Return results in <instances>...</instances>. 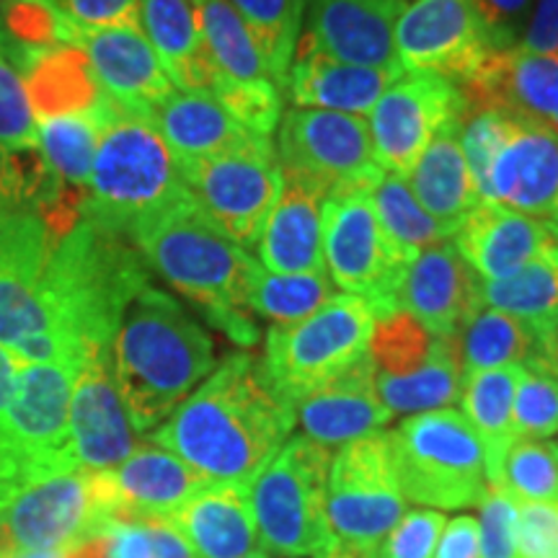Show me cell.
<instances>
[{
  "label": "cell",
  "instance_id": "cell-12",
  "mask_svg": "<svg viewBox=\"0 0 558 558\" xmlns=\"http://www.w3.org/2000/svg\"><path fill=\"white\" fill-rule=\"evenodd\" d=\"M326 275L337 290L362 298L375 318L399 311V290L414 256L383 230L369 190H347L320 205Z\"/></svg>",
  "mask_w": 558,
  "mask_h": 558
},
{
  "label": "cell",
  "instance_id": "cell-11",
  "mask_svg": "<svg viewBox=\"0 0 558 558\" xmlns=\"http://www.w3.org/2000/svg\"><path fill=\"white\" fill-rule=\"evenodd\" d=\"M117 522L107 471H70L21 492L0 509V558L62 554Z\"/></svg>",
  "mask_w": 558,
  "mask_h": 558
},
{
  "label": "cell",
  "instance_id": "cell-28",
  "mask_svg": "<svg viewBox=\"0 0 558 558\" xmlns=\"http://www.w3.org/2000/svg\"><path fill=\"white\" fill-rule=\"evenodd\" d=\"M320 205L324 194L305 181L282 173V190L256 241V262L277 275L326 271Z\"/></svg>",
  "mask_w": 558,
  "mask_h": 558
},
{
  "label": "cell",
  "instance_id": "cell-33",
  "mask_svg": "<svg viewBox=\"0 0 558 558\" xmlns=\"http://www.w3.org/2000/svg\"><path fill=\"white\" fill-rule=\"evenodd\" d=\"M522 369H525L522 365H509L486 369V373H473L465 375L463 386H460L458 401L463 407V416L469 418L473 432H476L481 448H484L488 486L497 484L501 460L518 439L514 437L512 407Z\"/></svg>",
  "mask_w": 558,
  "mask_h": 558
},
{
  "label": "cell",
  "instance_id": "cell-25",
  "mask_svg": "<svg viewBox=\"0 0 558 558\" xmlns=\"http://www.w3.org/2000/svg\"><path fill=\"white\" fill-rule=\"evenodd\" d=\"M390 418L393 414L380 401L367 354L295 403V422L303 435L326 450L383 432Z\"/></svg>",
  "mask_w": 558,
  "mask_h": 558
},
{
  "label": "cell",
  "instance_id": "cell-34",
  "mask_svg": "<svg viewBox=\"0 0 558 558\" xmlns=\"http://www.w3.org/2000/svg\"><path fill=\"white\" fill-rule=\"evenodd\" d=\"M109 96L90 111H65V114L39 117L37 145L41 160L54 179L70 192L83 194L94 169L96 148H99L101 124L111 109Z\"/></svg>",
  "mask_w": 558,
  "mask_h": 558
},
{
  "label": "cell",
  "instance_id": "cell-41",
  "mask_svg": "<svg viewBox=\"0 0 558 558\" xmlns=\"http://www.w3.org/2000/svg\"><path fill=\"white\" fill-rule=\"evenodd\" d=\"M369 202H373L375 215H378L388 239L409 256L448 241L442 228L429 218L427 209L418 205L407 177L383 171V177L369 186Z\"/></svg>",
  "mask_w": 558,
  "mask_h": 558
},
{
  "label": "cell",
  "instance_id": "cell-24",
  "mask_svg": "<svg viewBox=\"0 0 558 558\" xmlns=\"http://www.w3.org/2000/svg\"><path fill=\"white\" fill-rule=\"evenodd\" d=\"M481 279L458 256L452 243L418 251L399 290V311L414 316L435 337L452 339L481 308Z\"/></svg>",
  "mask_w": 558,
  "mask_h": 558
},
{
  "label": "cell",
  "instance_id": "cell-60",
  "mask_svg": "<svg viewBox=\"0 0 558 558\" xmlns=\"http://www.w3.org/2000/svg\"><path fill=\"white\" fill-rule=\"evenodd\" d=\"M60 554H26V556H9V558H58Z\"/></svg>",
  "mask_w": 558,
  "mask_h": 558
},
{
  "label": "cell",
  "instance_id": "cell-52",
  "mask_svg": "<svg viewBox=\"0 0 558 558\" xmlns=\"http://www.w3.org/2000/svg\"><path fill=\"white\" fill-rule=\"evenodd\" d=\"M518 47L535 54H558V0H538Z\"/></svg>",
  "mask_w": 558,
  "mask_h": 558
},
{
  "label": "cell",
  "instance_id": "cell-44",
  "mask_svg": "<svg viewBox=\"0 0 558 558\" xmlns=\"http://www.w3.org/2000/svg\"><path fill=\"white\" fill-rule=\"evenodd\" d=\"M514 437L550 439L558 435V378L543 367L522 369L512 407Z\"/></svg>",
  "mask_w": 558,
  "mask_h": 558
},
{
  "label": "cell",
  "instance_id": "cell-45",
  "mask_svg": "<svg viewBox=\"0 0 558 558\" xmlns=\"http://www.w3.org/2000/svg\"><path fill=\"white\" fill-rule=\"evenodd\" d=\"M39 150L37 114L16 68L0 52V158Z\"/></svg>",
  "mask_w": 558,
  "mask_h": 558
},
{
  "label": "cell",
  "instance_id": "cell-29",
  "mask_svg": "<svg viewBox=\"0 0 558 558\" xmlns=\"http://www.w3.org/2000/svg\"><path fill=\"white\" fill-rule=\"evenodd\" d=\"M399 75V70L352 65L298 45L288 90L295 107L365 117Z\"/></svg>",
  "mask_w": 558,
  "mask_h": 558
},
{
  "label": "cell",
  "instance_id": "cell-3",
  "mask_svg": "<svg viewBox=\"0 0 558 558\" xmlns=\"http://www.w3.org/2000/svg\"><path fill=\"white\" fill-rule=\"evenodd\" d=\"M130 243L179 295L235 344L256 341L248 288L259 262L207 218L186 192L130 233Z\"/></svg>",
  "mask_w": 558,
  "mask_h": 558
},
{
  "label": "cell",
  "instance_id": "cell-23",
  "mask_svg": "<svg viewBox=\"0 0 558 558\" xmlns=\"http://www.w3.org/2000/svg\"><path fill=\"white\" fill-rule=\"evenodd\" d=\"M558 246V228L514 209L481 202L452 235V248L481 282H499Z\"/></svg>",
  "mask_w": 558,
  "mask_h": 558
},
{
  "label": "cell",
  "instance_id": "cell-46",
  "mask_svg": "<svg viewBox=\"0 0 558 558\" xmlns=\"http://www.w3.org/2000/svg\"><path fill=\"white\" fill-rule=\"evenodd\" d=\"M445 522L448 520L437 509H407V514L396 522L373 558H435Z\"/></svg>",
  "mask_w": 558,
  "mask_h": 558
},
{
  "label": "cell",
  "instance_id": "cell-7",
  "mask_svg": "<svg viewBox=\"0 0 558 558\" xmlns=\"http://www.w3.org/2000/svg\"><path fill=\"white\" fill-rule=\"evenodd\" d=\"M331 458V450L295 435L251 478L248 497L259 546L269 556L316 558L333 548L326 514Z\"/></svg>",
  "mask_w": 558,
  "mask_h": 558
},
{
  "label": "cell",
  "instance_id": "cell-38",
  "mask_svg": "<svg viewBox=\"0 0 558 558\" xmlns=\"http://www.w3.org/2000/svg\"><path fill=\"white\" fill-rule=\"evenodd\" d=\"M463 369H460L456 341L439 337L427 365L409 378H375L380 401L390 414H427V411L450 409L460 399Z\"/></svg>",
  "mask_w": 558,
  "mask_h": 558
},
{
  "label": "cell",
  "instance_id": "cell-57",
  "mask_svg": "<svg viewBox=\"0 0 558 558\" xmlns=\"http://www.w3.org/2000/svg\"><path fill=\"white\" fill-rule=\"evenodd\" d=\"M58 558H107V543H104V535H101V538L86 541L83 546L62 550Z\"/></svg>",
  "mask_w": 558,
  "mask_h": 558
},
{
  "label": "cell",
  "instance_id": "cell-43",
  "mask_svg": "<svg viewBox=\"0 0 558 558\" xmlns=\"http://www.w3.org/2000/svg\"><path fill=\"white\" fill-rule=\"evenodd\" d=\"M494 486L518 505H554L558 501V442L514 439Z\"/></svg>",
  "mask_w": 558,
  "mask_h": 558
},
{
  "label": "cell",
  "instance_id": "cell-58",
  "mask_svg": "<svg viewBox=\"0 0 558 558\" xmlns=\"http://www.w3.org/2000/svg\"><path fill=\"white\" fill-rule=\"evenodd\" d=\"M316 558H369V556H354V554H349V550H341L339 546H333L326 550V554H320Z\"/></svg>",
  "mask_w": 558,
  "mask_h": 558
},
{
  "label": "cell",
  "instance_id": "cell-37",
  "mask_svg": "<svg viewBox=\"0 0 558 558\" xmlns=\"http://www.w3.org/2000/svg\"><path fill=\"white\" fill-rule=\"evenodd\" d=\"M481 305L543 331L558 324V246L499 282H481Z\"/></svg>",
  "mask_w": 558,
  "mask_h": 558
},
{
  "label": "cell",
  "instance_id": "cell-30",
  "mask_svg": "<svg viewBox=\"0 0 558 558\" xmlns=\"http://www.w3.org/2000/svg\"><path fill=\"white\" fill-rule=\"evenodd\" d=\"M148 120L166 140L179 163L241 148L251 137H256L241 122H235L207 90L173 88L148 111Z\"/></svg>",
  "mask_w": 558,
  "mask_h": 558
},
{
  "label": "cell",
  "instance_id": "cell-26",
  "mask_svg": "<svg viewBox=\"0 0 558 558\" xmlns=\"http://www.w3.org/2000/svg\"><path fill=\"white\" fill-rule=\"evenodd\" d=\"M117 505V522L171 520L209 481L158 445H137L130 458L107 471Z\"/></svg>",
  "mask_w": 558,
  "mask_h": 558
},
{
  "label": "cell",
  "instance_id": "cell-42",
  "mask_svg": "<svg viewBox=\"0 0 558 558\" xmlns=\"http://www.w3.org/2000/svg\"><path fill=\"white\" fill-rule=\"evenodd\" d=\"M439 337L429 333L407 311L375 318L369 333L367 357L375 367V378H409L427 365Z\"/></svg>",
  "mask_w": 558,
  "mask_h": 558
},
{
  "label": "cell",
  "instance_id": "cell-9",
  "mask_svg": "<svg viewBox=\"0 0 558 558\" xmlns=\"http://www.w3.org/2000/svg\"><path fill=\"white\" fill-rule=\"evenodd\" d=\"M393 471L407 501L450 512L476 507L486 492L484 448L463 411L414 414L388 432Z\"/></svg>",
  "mask_w": 558,
  "mask_h": 558
},
{
  "label": "cell",
  "instance_id": "cell-47",
  "mask_svg": "<svg viewBox=\"0 0 558 558\" xmlns=\"http://www.w3.org/2000/svg\"><path fill=\"white\" fill-rule=\"evenodd\" d=\"M478 535L484 558H520L514 525H518V501L507 497L497 486H486L478 499Z\"/></svg>",
  "mask_w": 558,
  "mask_h": 558
},
{
  "label": "cell",
  "instance_id": "cell-55",
  "mask_svg": "<svg viewBox=\"0 0 558 558\" xmlns=\"http://www.w3.org/2000/svg\"><path fill=\"white\" fill-rule=\"evenodd\" d=\"M21 360L16 354L9 352L5 347H0V422H3L5 411H9L13 393H16V380H19Z\"/></svg>",
  "mask_w": 558,
  "mask_h": 558
},
{
  "label": "cell",
  "instance_id": "cell-49",
  "mask_svg": "<svg viewBox=\"0 0 558 558\" xmlns=\"http://www.w3.org/2000/svg\"><path fill=\"white\" fill-rule=\"evenodd\" d=\"M514 541L520 558H558V501L518 505Z\"/></svg>",
  "mask_w": 558,
  "mask_h": 558
},
{
  "label": "cell",
  "instance_id": "cell-20",
  "mask_svg": "<svg viewBox=\"0 0 558 558\" xmlns=\"http://www.w3.org/2000/svg\"><path fill=\"white\" fill-rule=\"evenodd\" d=\"M70 445L78 469L111 471L137 448V432L124 409L109 352L83 360L70 396Z\"/></svg>",
  "mask_w": 558,
  "mask_h": 558
},
{
  "label": "cell",
  "instance_id": "cell-35",
  "mask_svg": "<svg viewBox=\"0 0 558 558\" xmlns=\"http://www.w3.org/2000/svg\"><path fill=\"white\" fill-rule=\"evenodd\" d=\"M452 341H456L463 378L509 365L533 367L538 360V331L486 305H481L465 320Z\"/></svg>",
  "mask_w": 558,
  "mask_h": 558
},
{
  "label": "cell",
  "instance_id": "cell-59",
  "mask_svg": "<svg viewBox=\"0 0 558 558\" xmlns=\"http://www.w3.org/2000/svg\"><path fill=\"white\" fill-rule=\"evenodd\" d=\"M243 558H271V556L267 554V550H264V548L259 546V548H256V550H251V554H248V556H243Z\"/></svg>",
  "mask_w": 558,
  "mask_h": 558
},
{
  "label": "cell",
  "instance_id": "cell-61",
  "mask_svg": "<svg viewBox=\"0 0 558 558\" xmlns=\"http://www.w3.org/2000/svg\"><path fill=\"white\" fill-rule=\"evenodd\" d=\"M548 222H550V226H554V228H558V205H556V209H554V213H550V218H548Z\"/></svg>",
  "mask_w": 558,
  "mask_h": 558
},
{
  "label": "cell",
  "instance_id": "cell-14",
  "mask_svg": "<svg viewBox=\"0 0 558 558\" xmlns=\"http://www.w3.org/2000/svg\"><path fill=\"white\" fill-rule=\"evenodd\" d=\"M181 181L209 220L239 246L259 241L282 190V169L271 137H251L241 148L179 163Z\"/></svg>",
  "mask_w": 558,
  "mask_h": 558
},
{
  "label": "cell",
  "instance_id": "cell-31",
  "mask_svg": "<svg viewBox=\"0 0 558 558\" xmlns=\"http://www.w3.org/2000/svg\"><path fill=\"white\" fill-rule=\"evenodd\" d=\"M409 186L429 218L452 239L463 220L476 209L481 194L473 181L469 158L460 145V128H450L432 140L409 171Z\"/></svg>",
  "mask_w": 558,
  "mask_h": 558
},
{
  "label": "cell",
  "instance_id": "cell-40",
  "mask_svg": "<svg viewBox=\"0 0 558 558\" xmlns=\"http://www.w3.org/2000/svg\"><path fill=\"white\" fill-rule=\"evenodd\" d=\"M267 62L269 78L282 90L288 88L290 68L298 52V32L303 19V0H228Z\"/></svg>",
  "mask_w": 558,
  "mask_h": 558
},
{
  "label": "cell",
  "instance_id": "cell-51",
  "mask_svg": "<svg viewBox=\"0 0 558 558\" xmlns=\"http://www.w3.org/2000/svg\"><path fill=\"white\" fill-rule=\"evenodd\" d=\"M104 543H107V558H156L150 527L145 520L111 522L104 533Z\"/></svg>",
  "mask_w": 558,
  "mask_h": 558
},
{
  "label": "cell",
  "instance_id": "cell-4",
  "mask_svg": "<svg viewBox=\"0 0 558 558\" xmlns=\"http://www.w3.org/2000/svg\"><path fill=\"white\" fill-rule=\"evenodd\" d=\"M150 284V269L122 235L78 220L54 241L41 295L62 344L81 362L109 352L122 311Z\"/></svg>",
  "mask_w": 558,
  "mask_h": 558
},
{
  "label": "cell",
  "instance_id": "cell-56",
  "mask_svg": "<svg viewBox=\"0 0 558 558\" xmlns=\"http://www.w3.org/2000/svg\"><path fill=\"white\" fill-rule=\"evenodd\" d=\"M533 367H543L558 378V324L538 331V360Z\"/></svg>",
  "mask_w": 558,
  "mask_h": 558
},
{
  "label": "cell",
  "instance_id": "cell-17",
  "mask_svg": "<svg viewBox=\"0 0 558 558\" xmlns=\"http://www.w3.org/2000/svg\"><path fill=\"white\" fill-rule=\"evenodd\" d=\"M465 111L458 83L435 73H401L367 114L375 160L386 173L409 177L432 140L460 128Z\"/></svg>",
  "mask_w": 558,
  "mask_h": 558
},
{
  "label": "cell",
  "instance_id": "cell-15",
  "mask_svg": "<svg viewBox=\"0 0 558 558\" xmlns=\"http://www.w3.org/2000/svg\"><path fill=\"white\" fill-rule=\"evenodd\" d=\"M277 160L313 190L331 197L369 190L383 177L365 117L292 107L277 124Z\"/></svg>",
  "mask_w": 558,
  "mask_h": 558
},
{
  "label": "cell",
  "instance_id": "cell-22",
  "mask_svg": "<svg viewBox=\"0 0 558 558\" xmlns=\"http://www.w3.org/2000/svg\"><path fill=\"white\" fill-rule=\"evenodd\" d=\"M458 88L469 109H497L558 132V54L492 52Z\"/></svg>",
  "mask_w": 558,
  "mask_h": 558
},
{
  "label": "cell",
  "instance_id": "cell-1",
  "mask_svg": "<svg viewBox=\"0 0 558 558\" xmlns=\"http://www.w3.org/2000/svg\"><path fill=\"white\" fill-rule=\"evenodd\" d=\"M295 409L269 386L262 360L230 354L171 411L150 442L173 452L207 481L251 478L295 429Z\"/></svg>",
  "mask_w": 558,
  "mask_h": 558
},
{
  "label": "cell",
  "instance_id": "cell-10",
  "mask_svg": "<svg viewBox=\"0 0 558 558\" xmlns=\"http://www.w3.org/2000/svg\"><path fill=\"white\" fill-rule=\"evenodd\" d=\"M375 316L362 298L339 292L324 308L292 326H271L262 369L292 409L367 354Z\"/></svg>",
  "mask_w": 558,
  "mask_h": 558
},
{
  "label": "cell",
  "instance_id": "cell-21",
  "mask_svg": "<svg viewBox=\"0 0 558 558\" xmlns=\"http://www.w3.org/2000/svg\"><path fill=\"white\" fill-rule=\"evenodd\" d=\"M75 50L83 52L104 94L117 107L135 114L148 117V111L173 90L171 78L140 26H78Z\"/></svg>",
  "mask_w": 558,
  "mask_h": 558
},
{
  "label": "cell",
  "instance_id": "cell-5",
  "mask_svg": "<svg viewBox=\"0 0 558 558\" xmlns=\"http://www.w3.org/2000/svg\"><path fill=\"white\" fill-rule=\"evenodd\" d=\"M184 194L179 160L148 117L111 104L83 192L81 220L130 241L140 222Z\"/></svg>",
  "mask_w": 558,
  "mask_h": 558
},
{
  "label": "cell",
  "instance_id": "cell-54",
  "mask_svg": "<svg viewBox=\"0 0 558 558\" xmlns=\"http://www.w3.org/2000/svg\"><path fill=\"white\" fill-rule=\"evenodd\" d=\"M150 527L153 554L156 558H197L184 535L173 527L171 520H145Z\"/></svg>",
  "mask_w": 558,
  "mask_h": 558
},
{
  "label": "cell",
  "instance_id": "cell-16",
  "mask_svg": "<svg viewBox=\"0 0 558 558\" xmlns=\"http://www.w3.org/2000/svg\"><path fill=\"white\" fill-rule=\"evenodd\" d=\"M78 369L21 362L16 393L0 422V450L9 452L34 484L78 471L70 445V396Z\"/></svg>",
  "mask_w": 558,
  "mask_h": 558
},
{
  "label": "cell",
  "instance_id": "cell-13",
  "mask_svg": "<svg viewBox=\"0 0 558 558\" xmlns=\"http://www.w3.org/2000/svg\"><path fill=\"white\" fill-rule=\"evenodd\" d=\"M390 458L388 432H375L333 452L326 514L333 546L354 556H373L390 530L407 514Z\"/></svg>",
  "mask_w": 558,
  "mask_h": 558
},
{
  "label": "cell",
  "instance_id": "cell-39",
  "mask_svg": "<svg viewBox=\"0 0 558 558\" xmlns=\"http://www.w3.org/2000/svg\"><path fill=\"white\" fill-rule=\"evenodd\" d=\"M333 295H339V290L326 271L277 275L259 264L248 288V313L275 326H292L324 308Z\"/></svg>",
  "mask_w": 558,
  "mask_h": 558
},
{
  "label": "cell",
  "instance_id": "cell-8",
  "mask_svg": "<svg viewBox=\"0 0 558 558\" xmlns=\"http://www.w3.org/2000/svg\"><path fill=\"white\" fill-rule=\"evenodd\" d=\"M54 233L37 209L0 199V347L34 365H73L47 313L41 279Z\"/></svg>",
  "mask_w": 558,
  "mask_h": 558
},
{
  "label": "cell",
  "instance_id": "cell-27",
  "mask_svg": "<svg viewBox=\"0 0 558 558\" xmlns=\"http://www.w3.org/2000/svg\"><path fill=\"white\" fill-rule=\"evenodd\" d=\"M197 558H243L259 548L248 484L209 481L171 514Z\"/></svg>",
  "mask_w": 558,
  "mask_h": 558
},
{
  "label": "cell",
  "instance_id": "cell-53",
  "mask_svg": "<svg viewBox=\"0 0 558 558\" xmlns=\"http://www.w3.org/2000/svg\"><path fill=\"white\" fill-rule=\"evenodd\" d=\"M435 558H484L478 520L471 518V514H458V518L445 522Z\"/></svg>",
  "mask_w": 558,
  "mask_h": 558
},
{
  "label": "cell",
  "instance_id": "cell-50",
  "mask_svg": "<svg viewBox=\"0 0 558 558\" xmlns=\"http://www.w3.org/2000/svg\"><path fill=\"white\" fill-rule=\"evenodd\" d=\"M47 3L81 29L140 26V0H47Z\"/></svg>",
  "mask_w": 558,
  "mask_h": 558
},
{
  "label": "cell",
  "instance_id": "cell-32",
  "mask_svg": "<svg viewBox=\"0 0 558 558\" xmlns=\"http://www.w3.org/2000/svg\"><path fill=\"white\" fill-rule=\"evenodd\" d=\"M140 29L179 90H209L215 68L192 0H140Z\"/></svg>",
  "mask_w": 558,
  "mask_h": 558
},
{
  "label": "cell",
  "instance_id": "cell-62",
  "mask_svg": "<svg viewBox=\"0 0 558 558\" xmlns=\"http://www.w3.org/2000/svg\"><path fill=\"white\" fill-rule=\"evenodd\" d=\"M369 558H373V556H369Z\"/></svg>",
  "mask_w": 558,
  "mask_h": 558
},
{
  "label": "cell",
  "instance_id": "cell-36",
  "mask_svg": "<svg viewBox=\"0 0 558 558\" xmlns=\"http://www.w3.org/2000/svg\"><path fill=\"white\" fill-rule=\"evenodd\" d=\"M215 75L230 83L271 81L254 34L228 0H192ZM275 83V81H271Z\"/></svg>",
  "mask_w": 558,
  "mask_h": 558
},
{
  "label": "cell",
  "instance_id": "cell-6",
  "mask_svg": "<svg viewBox=\"0 0 558 558\" xmlns=\"http://www.w3.org/2000/svg\"><path fill=\"white\" fill-rule=\"evenodd\" d=\"M460 145L481 199L550 218L558 205V132L497 109H469Z\"/></svg>",
  "mask_w": 558,
  "mask_h": 558
},
{
  "label": "cell",
  "instance_id": "cell-18",
  "mask_svg": "<svg viewBox=\"0 0 558 558\" xmlns=\"http://www.w3.org/2000/svg\"><path fill=\"white\" fill-rule=\"evenodd\" d=\"M396 58L403 73H435L465 83L492 54L471 0H414L396 21Z\"/></svg>",
  "mask_w": 558,
  "mask_h": 558
},
{
  "label": "cell",
  "instance_id": "cell-48",
  "mask_svg": "<svg viewBox=\"0 0 558 558\" xmlns=\"http://www.w3.org/2000/svg\"><path fill=\"white\" fill-rule=\"evenodd\" d=\"M492 52H507L522 41L527 29L533 0H471Z\"/></svg>",
  "mask_w": 558,
  "mask_h": 558
},
{
  "label": "cell",
  "instance_id": "cell-2",
  "mask_svg": "<svg viewBox=\"0 0 558 558\" xmlns=\"http://www.w3.org/2000/svg\"><path fill=\"white\" fill-rule=\"evenodd\" d=\"M109 365L132 427L150 435L215 369V344L184 305L145 284L122 311Z\"/></svg>",
  "mask_w": 558,
  "mask_h": 558
},
{
  "label": "cell",
  "instance_id": "cell-19",
  "mask_svg": "<svg viewBox=\"0 0 558 558\" xmlns=\"http://www.w3.org/2000/svg\"><path fill=\"white\" fill-rule=\"evenodd\" d=\"M407 0H303V47L352 65L399 70L396 21Z\"/></svg>",
  "mask_w": 558,
  "mask_h": 558
}]
</instances>
